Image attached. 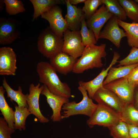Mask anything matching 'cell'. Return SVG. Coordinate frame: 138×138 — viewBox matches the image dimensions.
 I'll list each match as a JSON object with an SVG mask.
<instances>
[{
	"mask_svg": "<svg viewBox=\"0 0 138 138\" xmlns=\"http://www.w3.org/2000/svg\"><path fill=\"white\" fill-rule=\"evenodd\" d=\"M120 57L119 54L114 52L112 61L106 69L103 68L97 76L90 81L87 82H79L78 84L79 86L84 87L87 92L90 98L92 99L96 91L99 88L103 87L104 79L107 76L109 70L111 67L117 62Z\"/></svg>",
	"mask_w": 138,
	"mask_h": 138,
	"instance_id": "7c38bea8",
	"label": "cell"
},
{
	"mask_svg": "<svg viewBox=\"0 0 138 138\" xmlns=\"http://www.w3.org/2000/svg\"><path fill=\"white\" fill-rule=\"evenodd\" d=\"M120 120L128 125L138 126V110L133 104L124 106L120 113Z\"/></svg>",
	"mask_w": 138,
	"mask_h": 138,
	"instance_id": "cb8c5ba5",
	"label": "cell"
},
{
	"mask_svg": "<svg viewBox=\"0 0 138 138\" xmlns=\"http://www.w3.org/2000/svg\"><path fill=\"white\" fill-rule=\"evenodd\" d=\"M117 62L119 63L118 67L138 64V48H132L128 55Z\"/></svg>",
	"mask_w": 138,
	"mask_h": 138,
	"instance_id": "1f68e13d",
	"label": "cell"
},
{
	"mask_svg": "<svg viewBox=\"0 0 138 138\" xmlns=\"http://www.w3.org/2000/svg\"><path fill=\"white\" fill-rule=\"evenodd\" d=\"M82 43L83 45H95L97 43L95 34L93 31L87 27L84 18L81 21V27L80 30Z\"/></svg>",
	"mask_w": 138,
	"mask_h": 138,
	"instance_id": "f1b7e54d",
	"label": "cell"
},
{
	"mask_svg": "<svg viewBox=\"0 0 138 138\" xmlns=\"http://www.w3.org/2000/svg\"><path fill=\"white\" fill-rule=\"evenodd\" d=\"M106 45L103 43L99 45H92L85 47L81 56L78 59L72 72L80 74L89 69L102 67L103 65L102 59L107 55Z\"/></svg>",
	"mask_w": 138,
	"mask_h": 138,
	"instance_id": "7a4b0ae2",
	"label": "cell"
},
{
	"mask_svg": "<svg viewBox=\"0 0 138 138\" xmlns=\"http://www.w3.org/2000/svg\"><path fill=\"white\" fill-rule=\"evenodd\" d=\"M135 1L138 4V0H135Z\"/></svg>",
	"mask_w": 138,
	"mask_h": 138,
	"instance_id": "74e56055",
	"label": "cell"
},
{
	"mask_svg": "<svg viewBox=\"0 0 138 138\" xmlns=\"http://www.w3.org/2000/svg\"><path fill=\"white\" fill-rule=\"evenodd\" d=\"M16 55L9 47L0 48V75L15 76L17 69Z\"/></svg>",
	"mask_w": 138,
	"mask_h": 138,
	"instance_id": "9a60e30c",
	"label": "cell"
},
{
	"mask_svg": "<svg viewBox=\"0 0 138 138\" xmlns=\"http://www.w3.org/2000/svg\"><path fill=\"white\" fill-rule=\"evenodd\" d=\"M2 85L6 92L7 97L10 98V101H15L19 106L28 108L27 102L28 94L26 95L23 94L20 86H19L17 90H14L8 85L5 78L3 79Z\"/></svg>",
	"mask_w": 138,
	"mask_h": 138,
	"instance_id": "44dd1931",
	"label": "cell"
},
{
	"mask_svg": "<svg viewBox=\"0 0 138 138\" xmlns=\"http://www.w3.org/2000/svg\"><path fill=\"white\" fill-rule=\"evenodd\" d=\"M138 65V64H136L118 67L112 66L103 82V86L116 79L128 77Z\"/></svg>",
	"mask_w": 138,
	"mask_h": 138,
	"instance_id": "d6986e66",
	"label": "cell"
},
{
	"mask_svg": "<svg viewBox=\"0 0 138 138\" xmlns=\"http://www.w3.org/2000/svg\"><path fill=\"white\" fill-rule=\"evenodd\" d=\"M5 91L3 86H0V110L1 114L3 116L9 127L14 129L15 111L9 106L6 101L4 96Z\"/></svg>",
	"mask_w": 138,
	"mask_h": 138,
	"instance_id": "603a6c76",
	"label": "cell"
},
{
	"mask_svg": "<svg viewBox=\"0 0 138 138\" xmlns=\"http://www.w3.org/2000/svg\"><path fill=\"white\" fill-rule=\"evenodd\" d=\"M127 17L132 22L138 23V4L135 0H118Z\"/></svg>",
	"mask_w": 138,
	"mask_h": 138,
	"instance_id": "484cf974",
	"label": "cell"
},
{
	"mask_svg": "<svg viewBox=\"0 0 138 138\" xmlns=\"http://www.w3.org/2000/svg\"><path fill=\"white\" fill-rule=\"evenodd\" d=\"M34 8L32 21H34L40 15L49 10L55 5L62 4L60 0H30Z\"/></svg>",
	"mask_w": 138,
	"mask_h": 138,
	"instance_id": "7402d4cb",
	"label": "cell"
},
{
	"mask_svg": "<svg viewBox=\"0 0 138 138\" xmlns=\"http://www.w3.org/2000/svg\"><path fill=\"white\" fill-rule=\"evenodd\" d=\"M67 13L65 16L68 29L72 31L80 30L81 21L85 18L84 13L82 9L70 4L68 0H65Z\"/></svg>",
	"mask_w": 138,
	"mask_h": 138,
	"instance_id": "ac0fdd59",
	"label": "cell"
},
{
	"mask_svg": "<svg viewBox=\"0 0 138 138\" xmlns=\"http://www.w3.org/2000/svg\"><path fill=\"white\" fill-rule=\"evenodd\" d=\"M133 104L135 107L138 110V87H136L135 88Z\"/></svg>",
	"mask_w": 138,
	"mask_h": 138,
	"instance_id": "d590c367",
	"label": "cell"
},
{
	"mask_svg": "<svg viewBox=\"0 0 138 138\" xmlns=\"http://www.w3.org/2000/svg\"><path fill=\"white\" fill-rule=\"evenodd\" d=\"M82 9L85 19H89L97 11L98 7L103 4L102 0H86Z\"/></svg>",
	"mask_w": 138,
	"mask_h": 138,
	"instance_id": "4dcf8cb0",
	"label": "cell"
},
{
	"mask_svg": "<svg viewBox=\"0 0 138 138\" xmlns=\"http://www.w3.org/2000/svg\"><path fill=\"white\" fill-rule=\"evenodd\" d=\"M129 129L128 138H138V126L128 125Z\"/></svg>",
	"mask_w": 138,
	"mask_h": 138,
	"instance_id": "e575fe53",
	"label": "cell"
},
{
	"mask_svg": "<svg viewBox=\"0 0 138 138\" xmlns=\"http://www.w3.org/2000/svg\"><path fill=\"white\" fill-rule=\"evenodd\" d=\"M103 87L115 93L124 106L133 104L135 87L129 83L127 77L113 81Z\"/></svg>",
	"mask_w": 138,
	"mask_h": 138,
	"instance_id": "8992f818",
	"label": "cell"
},
{
	"mask_svg": "<svg viewBox=\"0 0 138 138\" xmlns=\"http://www.w3.org/2000/svg\"><path fill=\"white\" fill-rule=\"evenodd\" d=\"M102 3L108 11L116 16L118 19L123 21L126 20L127 17L118 0H102Z\"/></svg>",
	"mask_w": 138,
	"mask_h": 138,
	"instance_id": "4316f807",
	"label": "cell"
},
{
	"mask_svg": "<svg viewBox=\"0 0 138 138\" xmlns=\"http://www.w3.org/2000/svg\"><path fill=\"white\" fill-rule=\"evenodd\" d=\"M43 85L40 86L38 83L36 86L33 83L30 85L29 94L27 97V102L29 111L36 117L39 122L41 123H46L49 120L42 114L40 109L39 99L40 95L43 89Z\"/></svg>",
	"mask_w": 138,
	"mask_h": 138,
	"instance_id": "4fadbf2b",
	"label": "cell"
},
{
	"mask_svg": "<svg viewBox=\"0 0 138 138\" xmlns=\"http://www.w3.org/2000/svg\"><path fill=\"white\" fill-rule=\"evenodd\" d=\"M41 16L49 22L50 28L55 34L63 37L64 32L68 28L66 21L62 15V10L59 6L54 5Z\"/></svg>",
	"mask_w": 138,
	"mask_h": 138,
	"instance_id": "ba28073f",
	"label": "cell"
},
{
	"mask_svg": "<svg viewBox=\"0 0 138 138\" xmlns=\"http://www.w3.org/2000/svg\"><path fill=\"white\" fill-rule=\"evenodd\" d=\"M129 83L132 86L138 87V65L135 67L127 77Z\"/></svg>",
	"mask_w": 138,
	"mask_h": 138,
	"instance_id": "836d02e7",
	"label": "cell"
},
{
	"mask_svg": "<svg viewBox=\"0 0 138 138\" xmlns=\"http://www.w3.org/2000/svg\"><path fill=\"white\" fill-rule=\"evenodd\" d=\"M117 22L125 31L128 45L132 48H138V23H129L118 19Z\"/></svg>",
	"mask_w": 138,
	"mask_h": 138,
	"instance_id": "ffe728a7",
	"label": "cell"
},
{
	"mask_svg": "<svg viewBox=\"0 0 138 138\" xmlns=\"http://www.w3.org/2000/svg\"><path fill=\"white\" fill-rule=\"evenodd\" d=\"M113 138H128V125L120 120L117 124L108 128Z\"/></svg>",
	"mask_w": 138,
	"mask_h": 138,
	"instance_id": "83f0119b",
	"label": "cell"
},
{
	"mask_svg": "<svg viewBox=\"0 0 138 138\" xmlns=\"http://www.w3.org/2000/svg\"><path fill=\"white\" fill-rule=\"evenodd\" d=\"M78 89L82 95V100L78 103L73 101L64 104L62 108V119L78 114L84 115L90 117L96 108L97 104L94 103L93 99L89 97L87 92L84 87L79 86Z\"/></svg>",
	"mask_w": 138,
	"mask_h": 138,
	"instance_id": "277c9868",
	"label": "cell"
},
{
	"mask_svg": "<svg viewBox=\"0 0 138 138\" xmlns=\"http://www.w3.org/2000/svg\"><path fill=\"white\" fill-rule=\"evenodd\" d=\"M36 71L39 82L46 85L52 93L68 98L71 96V89L68 84L61 81L56 71L50 63L44 61L38 63Z\"/></svg>",
	"mask_w": 138,
	"mask_h": 138,
	"instance_id": "6da1fadb",
	"label": "cell"
},
{
	"mask_svg": "<svg viewBox=\"0 0 138 138\" xmlns=\"http://www.w3.org/2000/svg\"><path fill=\"white\" fill-rule=\"evenodd\" d=\"M15 130L9 127L4 118H0V138H11V135Z\"/></svg>",
	"mask_w": 138,
	"mask_h": 138,
	"instance_id": "d6a6232c",
	"label": "cell"
},
{
	"mask_svg": "<svg viewBox=\"0 0 138 138\" xmlns=\"http://www.w3.org/2000/svg\"><path fill=\"white\" fill-rule=\"evenodd\" d=\"M63 38L55 34L49 27L42 30L38 38L37 47L39 52L50 59L62 52Z\"/></svg>",
	"mask_w": 138,
	"mask_h": 138,
	"instance_id": "3957f363",
	"label": "cell"
},
{
	"mask_svg": "<svg viewBox=\"0 0 138 138\" xmlns=\"http://www.w3.org/2000/svg\"><path fill=\"white\" fill-rule=\"evenodd\" d=\"M15 108L14 129H18L20 131L22 129L25 130L26 129V119L32 113L27 107L19 106L16 105Z\"/></svg>",
	"mask_w": 138,
	"mask_h": 138,
	"instance_id": "d4e9b609",
	"label": "cell"
},
{
	"mask_svg": "<svg viewBox=\"0 0 138 138\" xmlns=\"http://www.w3.org/2000/svg\"><path fill=\"white\" fill-rule=\"evenodd\" d=\"M118 19L116 16L113 15L112 16L103 29L100 32L99 39H108L119 48L120 46L121 39L126 37V34L124 30L119 27Z\"/></svg>",
	"mask_w": 138,
	"mask_h": 138,
	"instance_id": "30bf717a",
	"label": "cell"
},
{
	"mask_svg": "<svg viewBox=\"0 0 138 138\" xmlns=\"http://www.w3.org/2000/svg\"><path fill=\"white\" fill-rule=\"evenodd\" d=\"M120 120V113L104 105L98 104L93 113L87 120V123L90 128L97 125L108 128Z\"/></svg>",
	"mask_w": 138,
	"mask_h": 138,
	"instance_id": "5b68a950",
	"label": "cell"
},
{
	"mask_svg": "<svg viewBox=\"0 0 138 138\" xmlns=\"http://www.w3.org/2000/svg\"><path fill=\"white\" fill-rule=\"evenodd\" d=\"M41 94L45 96L47 103L52 109L53 113L51 119L53 122L62 119L61 111L63 106L69 102V98L63 96L55 95L51 92L47 86L43 84Z\"/></svg>",
	"mask_w": 138,
	"mask_h": 138,
	"instance_id": "5bb4252c",
	"label": "cell"
},
{
	"mask_svg": "<svg viewBox=\"0 0 138 138\" xmlns=\"http://www.w3.org/2000/svg\"><path fill=\"white\" fill-rule=\"evenodd\" d=\"M71 4L73 5H76L81 3H84L86 0H68Z\"/></svg>",
	"mask_w": 138,
	"mask_h": 138,
	"instance_id": "8d00e7d4",
	"label": "cell"
},
{
	"mask_svg": "<svg viewBox=\"0 0 138 138\" xmlns=\"http://www.w3.org/2000/svg\"><path fill=\"white\" fill-rule=\"evenodd\" d=\"M3 1L5 5L6 12L10 15H14L25 11L23 3L20 0H4Z\"/></svg>",
	"mask_w": 138,
	"mask_h": 138,
	"instance_id": "f546056e",
	"label": "cell"
},
{
	"mask_svg": "<svg viewBox=\"0 0 138 138\" xmlns=\"http://www.w3.org/2000/svg\"><path fill=\"white\" fill-rule=\"evenodd\" d=\"M18 24L12 18H0V44H10L19 37L20 33Z\"/></svg>",
	"mask_w": 138,
	"mask_h": 138,
	"instance_id": "9c48e42d",
	"label": "cell"
},
{
	"mask_svg": "<svg viewBox=\"0 0 138 138\" xmlns=\"http://www.w3.org/2000/svg\"><path fill=\"white\" fill-rule=\"evenodd\" d=\"M92 99L98 104L104 105L121 113L124 106L121 101L113 92L103 87L98 89Z\"/></svg>",
	"mask_w": 138,
	"mask_h": 138,
	"instance_id": "8fae6325",
	"label": "cell"
},
{
	"mask_svg": "<svg viewBox=\"0 0 138 138\" xmlns=\"http://www.w3.org/2000/svg\"><path fill=\"white\" fill-rule=\"evenodd\" d=\"M62 52L77 58L81 56L85 47L82 44L80 30L72 31L68 29L63 33Z\"/></svg>",
	"mask_w": 138,
	"mask_h": 138,
	"instance_id": "52a82bcc",
	"label": "cell"
},
{
	"mask_svg": "<svg viewBox=\"0 0 138 138\" xmlns=\"http://www.w3.org/2000/svg\"><path fill=\"white\" fill-rule=\"evenodd\" d=\"M113 15L103 4L89 19L86 21L88 28L94 32L97 41L101 30L104 24Z\"/></svg>",
	"mask_w": 138,
	"mask_h": 138,
	"instance_id": "2e32d148",
	"label": "cell"
},
{
	"mask_svg": "<svg viewBox=\"0 0 138 138\" xmlns=\"http://www.w3.org/2000/svg\"><path fill=\"white\" fill-rule=\"evenodd\" d=\"M77 60L61 52L50 59V63L56 72L66 75L73 71Z\"/></svg>",
	"mask_w": 138,
	"mask_h": 138,
	"instance_id": "e0dca14e",
	"label": "cell"
}]
</instances>
